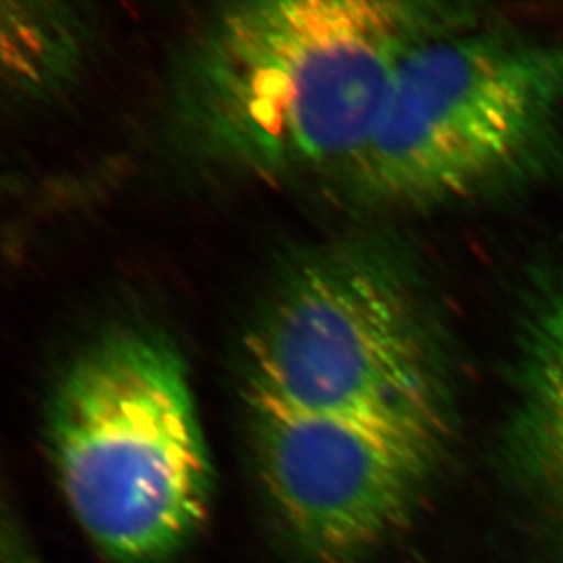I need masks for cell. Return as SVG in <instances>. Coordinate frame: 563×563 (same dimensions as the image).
Segmentation results:
<instances>
[{
    "label": "cell",
    "mask_w": 563,
    "mask_h": 563,
    "mask_svg": "<svg viewBox=\"0 0 563 563\" xmlns=\"http://www.w3.org/2000/svg\"><path fill=\"white\" fill-rule=\"evenodd\" d=\"M432 13L385 0H263L208 26L183 86L191 137L245 170L349 166Z\"/></svg>",
    "instance_id": "cell-1"
},
{
    "label": "cell",
    "mask_w": 563,
    "mask_h": 563,
    "mask_svg": "<svg viewBox=\"0 0 563 563\" xmlns=\"http://www.w3.org/2000/svg\"><path fill=\"white\" fill-rule=\"evenodd\" d=\"M64 500L115 563H165L207 521L213 468L176 349L118 330L75 357L48 407Z\"/></svg>",
    "instance_id": "cell-2"
},
{
    "label": "cell",
    "mask_w": 563,
    "mask_h": 563,
    "mask_svg": "<svg viewBox=\"0 0 563 563\" xmlns=\"http://www.w3.org/2000/svg\"><path fill=\"white\" fill-rule=\"evenodd\" d=\"M563 132V46L500 33L416 38L349 163L365 197L429 207L523 176Z\"/></svg>",
    "instance_id": "cell-3"
},
{
    "label": "cell",
    "mask_w": 563,
    "mask_h": 563,
    "mask_svg": "<svg viewBox=\"0 0 563 563\" xmlns=\"http://www.w3.org/2000/svg\"><path fill=\"white\" fill-rule=\"evenodd\" d=\"M249 396L357 421L438 456L449 405L438 346L401 277L332 249L288 277L246 340Z\"/></svg>",
    "instance_id": "cell-4"
},
{
    "label": "cell",
    "mask_w": 563,
    "mask_h": 563,
    "mask_svg": "<svg viewBox=\"0 0 563 563\" xmlns=\"http://www.w3.org/2000/svg\"><path fill=\"white\" fill-rule=\"evenodd\" d=\"M246 398L266 496L309 559L356 562L404 526L438 456L357 421Z\"/></svg>",
    "instance_id": "cell-5"
},
{
    "label": "cell",
    "mask_w": 563,
    "mask_h": 563,
    "mask_svg": "<svg viewBox=\"0 0 563 563\" xmlns=\"http://www.w3.org/2000/svg\"><path fill=\"white\" fill-rule=\"evenodd\" d=\"M507 460L527 498L563 534V266L543 277L521 319Z\"/></svg>",
    "instance_id": "cell-6"
}]
</instances>
